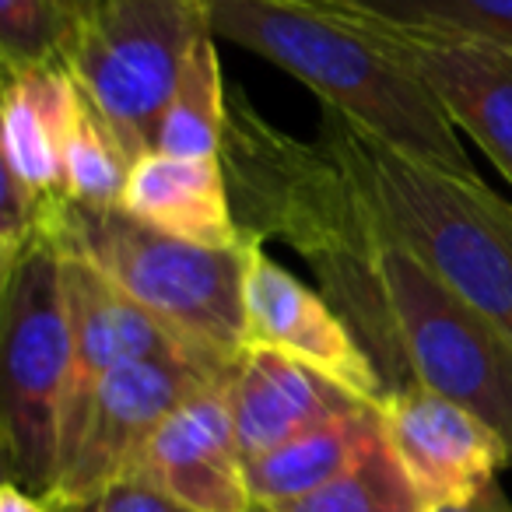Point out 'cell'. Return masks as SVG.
I'll return each mask as SVG.
<instances>
[{
	"label": "cell",
	"mask_w": 512,
	"mask_h": 512,
	"mask_svg": "<svg viewBox=\"0 0 512 512\" xmlns=\"http://www.w3.org/2000/svg\"><path fill=\"white\" fill-rule=\"evenodd\" d=\"M204 29L207 0H95L64 53L60 67L130 162L155 151L179 67Z\"/></svg>",
	"instance_id": "8992f818"
},
{
	"label": "cell",
	"mask_w": 512,
	"mask_h": 512,
	"mask_svg": "<svg viewBox=\"0 0 512 512\" xmlns=\"http://www.w3.org/2000/svg\"><path fill=\"white\" fill-rule=\"evenodd\" d=\"M253 512H421V502L383 435L337 481L323 484L302 498L256 505Z\"/></svg>",
	"instance_id": "d6986e66"
},
{
	"label": "cell",
	"mask_w": 512,
	"mask_h": 512,
	"mask_svg": "<svg viewBox=\"0 0 512 512\" xmlns=\"http://www.w3.org/2000/svg\"><path fill=\"white\" fill-rule=\"evenodd\" d=\"M64 264V292H67V316H71L74 337V362L71 379H67L64 418H60V467L57 481L71 467L74 453L85 435L88 414H92L95 393L102 379L113 369L137 358L155 355H186L176 344V337L148 313L137 299H130L113 278L99 267L60 256ZM197 362V358H193ZM218 376V372H214ZM225 379V376H221ZM57 488V484H53Z\"/></svg>",
	"instance_id": "8fae6325"
},
{
	"label": "cell",
	"mask_w": 512,
	"mask_h": 512,
	"mask_svg": "<svg viewBox=\"0 0 512 512\" xmlns=\"http://www.w3.org/2000/svg\"><path fill=\"white\" fill-rule=\"evenodd\" d=\"M218 158L242 235L292 246L369 351L386 390L414 386L386 288V253L397 235L348 165L327 144L274 127L242 88H228Z\"/></svg>",
	"instance_id": "6da1fadb"
},
{
	"label": "cell",
	"mask_w": 512,
	"mask_h": 512,
	"mask_svg": "<svg viewBox=\"0 0 512 512\" xmlns=\"http://www.w3.org/2000/svg\"><path fill=\"white\" fill-rule=\"evenodd\" d=\"M393 22H435L512 43V0H334Z\"/></svg>",
	"instance_id": "7402d4cb"
},
{
	"label": "cell",
	"mask_w": 512,
	"mask_h": 512,
	"mask_svg": "<svg viewBox=\"0 0 512 512\" xmlns=\"http://www.w3.org/2000/svg\"><path fill=\"white\" fill-rule=\"evenodd\" d=\"M4 299V386L0 446L4 481L50 498L60 467V418L74 362L64 264L50 242H39L0 281Z\"/></svg>",
	"instance_id": "5b68a950"
},
{
	"label": "cell",
	"mask_w": 512,
	"mask_h": 512,
	"mask_svg": "<svg viewBox=\"0 0 512 512\" xmlns=\"http://www.w3.org/2000/svg\"><path fill=\"white\" fill-rule=\"evenodd\" d=\"M228 120V85L218 60V36L207 25L179 67V81L158 123L155 151L179 158H218Z\"/></svg>",
	"instance_id": "ac0fdd59"
},
{
	"label": "cell",
	"mask_w": 512,
	"mask_h": 512,
	"mask_svg": "<svg viewBox=\"0 0 512 512\" xmlns=\"http://www.w3.org/2000/svg\"><path fill=\"white\" fill-rule=\"evenodd\" d=\"M379 418L386 446L404 467L421 512L477 495L509 467V449L484 421L425 386L390 393Z\"/></svg>",
	"instance_id": "7c38bea8"
},
{
	"label": "cell",
	"mask_w": 512,
	"mask_h": 512,
	"mask_svg": "<svg viewBox=\"0 0 512 512\" xmlns=\"http://www.w3.org/2000/svg\"><path fill=\"white\" fill-rule=\"evenodd\" d=\"M341 22L425 85L456 130L512 183V43L435 22H393L327 0Z\"/></svg>",
	"instance_id": "ba28073f"
},
{
	"label": "cell",
	"mask_w": 512,
	"mask_h": 512,
	"mask_svg": "<svg viewBox=\"0 0 512 512\" xmlns=\"http://www.w3.org/2000/svg\"><path fill=\"white\" fill-rule=\"evenodd\" d=\"M327 144L376 200L390 232L512 344V204L481 176H453L390 148L323 106Z\"/></svg>",
	"instance_id": "3957f363"
},
{
	"label": "cell",
	"mask_w": 512,
	"mask_h": 512,
	"mask_svg": "<svg viewBox=\"0 0 512 512\" xmlns=\"http://www.w3.org/2000/svg\"><path fill=\"white\" fill-rule=\"evenodd\" d=\"M228 407L242 460H256L341 414L358 411L365 400L281 351L246 348L228 379Z\"/></svg>",
	"instance_id": "5bb4252c"
},
{
	"label": "cell",
	"mask_w": 512,
	"mask_h": 512,
	"mask_svg": "<svg viewBox=\"0 0 512 512\" xmlns=\"http://www.w3.org/2000/svg\"><path fill=\"white\" fill-rule=\"evenodd\" d=\"M214 36L271 60L390 148L453 176L474 179L456 127L390 53L358 36L330 8L292 0H207Z\"/></svg>",
	"instance_id": "7a4b0ae2"
},
{
	"label": "cell",
	"mask_w": 512,
	"mask_h": 512,
	"mask_svg": "<svg viewBox=\"0 0 512 512\" xmlns=\"http://www.w3.org/2000/svg\"><path fill=\"white\" fill-rule=\"evenodd\" d=\"M292 4H309V8H327V0H292Z\"/></svg>",
	"instance_id": "484cf974"
},
{
	"label": "cell",
	"mask_w": 512,
	"mask_h": 512,
	"mask_svg": "<svg viewBox=\"0 0 512 512\" xmlns=\"http://www.w3.org/2000/svg\"><path fill=\"white\" fill-rule=\"evenodd\" d=\"M386 288L414 386L484 421L509 449L512 467V344L456 299L400 239L386 253Z\"/></svg>",
	"instance_id": "52a82bcc"
},
{
	"label": "cell",
	"mask_w": 512,
	"mask_h": 512,
	"mask_svg": "<svg viewBox=\"0 0 512 512\" xmlns=\"http://www.w3.org/2000/svg\"><path fill=\"white\" fill-rule=\"evenodd\" d=\"M95 0H0L4 71L64 64Z\"/></svg>",
	"instance_id": "ffe728a7"
},
{
	"label": "cell",
	"mask_w": 512,
	"mask_h": 512,
	"mask_svg": "<svg viewBox=\"0 0 512 512\" xmlns=\"http://www.w3.org/2000/svg\"><path fill=\"white\" fill-rule=\"evenodd\" d=\"M0 512H57L46 498L32 495V491L18 488V484L4 481L0 484Z\"/></svg>",
	"instance_id": "d4e9b609"
},
{
	"label": "cell",
	"mask_w": 512,
	"mask_h": 512,
	"mask_svg": "<svg viewBox=\"0 0 512 512\" xmlns=\"http://www.w3.org/2000/svg\"><path fill=\"white\" fill-rule=\"evenodd\" d=\"M57 512H190V509L179 505L169 491H162L144 474H127L109 484L102 495H95L92 502L64 505Z\"/></svg>",
	"instance_id": "603a6c76"
},
{
	"label": "cell",
	"mask_w": 512,
	"mask_h": 512,
	"mask_svg": "<svg viewBox=\"0 0 512 512\" xmlns=\"http://www.w3.org/2000/svg\"><path fill=\"white\" fill-rule=\"evenodd\" d=\"M379 439H383L379 407L365 404L351 414H341V418L271 449V453L246 460L249 495H253L256 505H274L309 495V491L348 474Z\"/></svg>",
	"instance_id": "e0dca14e"
},
{
	"label": "cell",
	"mask_w": 512,
	"mask_h": 512,
	"mask_svg": "<svg viewBox=\"0 0 512 512\" xmlns=\"http://www.w3.org/2000/svg\"><path fill=\"white\" fill-rule=\"evenodd\" d=\"M120 207L144 225L197 246L228 249L246 242L232 211L221 158H179L151 151L130 169Z\"/></svg>",
	"instance_id": "2e32d148"
},
{
	"label": "cell",
	"mask_w": 512,
	"mask_h": 512,
	"mask_svg": "<svg viewBox=\"0 0 512 512\" xmlns=\"http://www.w3.org/2000/svg\"><path fill=\"white\" fill-rule=\"evenodd\" d=\"M50 246L99 267L130 299H137L204 369L232 379L246 355V249H214L172 239L137 221L123 207L67 204Z\"/></svg>",
	"instance_id": "277c9868"
},
{
	"label": "cell",
	"mask_w": 512,
	"mask_h": 512,
	"mask_svg": "<svg viewBox=\"0 0 512 512\" xmlns=\"http://www.w3.org/2000/svg\"><path fill=\"white\" fill-rule=\"evenodd\" d=\"M137 474L169 491L190 512H253L256 502L228 407V383L207 386L179 404L148 442Z\"/></svg>",
	"instance_id": "4fadbf2b"
},
{
	"label": "cell",
	"mask_w": 512,
	"mask_h": 512,
	"mask_svg": "<svg viewBox=\"0 0 512 512\" xmlns=\"http://www.w3.org/2000/svg\"><path fill=\"white\" fill-rule=\"evenodd\" d=\"M425 512H512V498L502 491V484L491 481V484H484L477 495L463 498V502L435 505V509H425Z\"/></svg>",
	"instance_id": "cb8c5ba5"
},
{
	"label": "cell",
	"mask_w": 512,
	"mask_h": 512,
	"mask_svg": "<svg viewBox=\"0 0 512 512\" xmlns=\"http://www.w3.org/2000/svg\"><path fill=\"white\" fill-rule=\"evenodd\" d=\"M81 106L78 81L60 64L4 71L0 169L15 172L36 197L67 204V137Z\"/></svg>",
	"instance_id": "9a60e30c"
},
{
	"label": "cell",
	"mask_w": 512,
	"mask_h": 512,
	"mask_svg": "<svg viewBox=\"0 0 512 512\" xmlns=\"http://www.w3.org/2000/svg\"><path fill=\"white\" fill-rule=\"evenodd\" d=\"M242 306H246V344L274 348L309 369L323 372L351 397L383 407L390 397L376 362L341 313L323 299V292L306 288L288 267H281L264 249V239L249 235L246 278H242Z\"/></svg>",
	"instance_id": "30bf717a"
},
{
	"label": "cell",
	"mask_w": 512,
	"mask_h": 512,
	"mask_svg": "<svg viewBox=\"0 0 512 512\" xmlns=\"http://www.w3.org/2000/svg\"><path fill=\"white\" fill-rule=\"evenodd\" d=\"M228 379L214 376L190 355H155L137 358L102 379L88 414L85 435L71 467L60 474L57 488L46 502L53 509L92 502L95 495L127 474H137L144 449L155 439L162 421L179 404L207 386H225Z\"/></svg>",
	"instance_id": "9c48e42d"
},
{
	"label": "cell",
	"mask_w": 512,
	"mask_h": 512,
	"mask_svg": "<svg viewBox=\"0 0 512 512\" xmlns=\"http://www.w3.org/2000/svg\"><path fill=\"white\" fill-rule=\"evenodd\" d=\"M134 162L116 144V137L102 127L99 116L88 109L81 95L71 137H67V193L74 204L120 207L127 193V179Z\"/></svg>",
	"instance_id": "44dd1931"
}]
</instances>
